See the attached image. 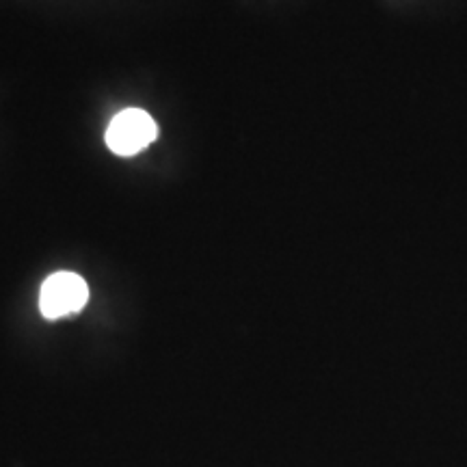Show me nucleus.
Listing matches in <instances>:
<instances>
[{"mask_svg":"<svg viewBox=\"0 0 467 467\" xmlns=\"http://www.w3.org/2000/svg\"><path fill=\"white\" fill-rule=\"evenodd\" d=\"M89 301L87 282L76 273H55L46 279L39 292V309L46 318L55 320L80 312Z\"/></svg>","mask_w":467,"mask_h":467,"instance_id":"nucleus-2","label":"nucleus"},{"mask_svg":"<svg viewBox=\"0 0 467 467\" xmlns=\"http://www.w3.org/2000/svg\"><path fill=\"white\" fill-rule=\"evenodd\" d=\"M159 137V126L150 113L141 109H126L110 119L107 128V145L117 156H134L151 145Z\"/></svg>","mask_w":467,"mask_h":467,"instance_id":"nucleus-1","label":"nucleus"}]
</instances>
